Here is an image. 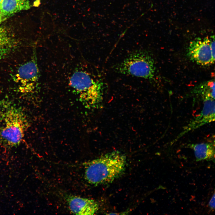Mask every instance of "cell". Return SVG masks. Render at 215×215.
<instances>
[{"mask_svg": "<svg viewBox=\"0 0 215 215\" xmlns=\"http://www.w3.org/2000/svg\"><path fill=\"white\" fill-rule=\"evenodd\" d=\"M115 71L121 74L151 79L155 68L154 60L144 50H137L130 53L114 67Z\"/></svg>", "mask_w": 215, "mask_h": 215, "instance_id": "obj_4", "label": "cell"}, {"mask_svg": "<svg viewBox=\"0 0 215 215\" xmlns=\"http://www.w3.org/2000/svg\"><path fill=\"white\" fill-rule=\"evenodd\" d=\"M1 1H2V0H0V5H1Z\"/></svg>", "mask_w": 215, "mask_h": 215, "instance_id": "obj_14", "label": "cell"}, {"mask_svg": "<svg viewBox=\"0 0 215 215\" xmlns=\"http://www.w3.org/2000/svg\"><path fill=\"white\" fill-rule=\"evenodd\" d=\"M197 161L210 160L214 158V146L211 143H203L191 145Z\"/></svg>", "mask_w": 215, "mask_h": 215, "instance_id": "obj_10", "label": "cell"}, {"mask_svg": "<svg viewBox=\"0 0 215 215\" xmlns=\"http://www.w3.org/2000/svg\"><path fill=\"white\" fill-rule=\"evenodd\" d=\"M67 201L71 212L75 214L93 215L99 208L96 201L89 198L71 196L68 197Z\"/></svg>", "mask_w": 215, "mask_h": 215, "instance_id": "obj_7", "label": "cell"}, {"mask_svg": "<svg viewBox=\"0 0 215 215\" xmlns=\"http://www.w3.org/2000/svg\"><path fill=\"white\" fill-rule=\"evenodd\" d=\"M214 99L210 98H206L205 99L203 107L201 112L185 128L176 139L190 131L214 121Z\"/></svg>", "mask_w": 215, "mask_h": 215, "instance_id": "obj_6", "label": "cell"}, {"mask_svg": "<svg viewBox=\"0 0 215 215\" xmlns=\"http://www.w3.org/2000/svg\"><path fill=\"white\" fill-rule=\"evenodd\" d=\"M2 18L0 15V23L2 20Z\"/></svg>", "mask_w": 215, "mask_h": 215, "instance_id": "obj_13", "label": "cell"}, {"mask_svg": "<svg viewBox=\"0 0 215 215\" xmlns=\"http://www.w3.org/2000/svg\"><path fill=\"white\" fill-rule=\"evenodd\" d=\"M196 93L202 96L205 99H215V82L212 80L203 82L195 88Z\"/></svg>", "mask_w": 215, "mask_h": 215, "instance_id": "obj_11", "label": "cell"}, {"mask_svg": "<svg viewBox=\"0 0 215 215\" xmlns=\"http://www.w3.org/2000/svg\"><path fill=\"white\" fill-rule=\"evenodd\" d=\"M126 165V156L121 152L108 153L85 163V179L95 185L111 183L122 174Z\"/></svg>", "mask_w": 215, "mask_h": 215, "instance_id": "obj_1", "label": "cell"}, {"mask_svg": "<svg viewBox=\"0 0 215 215\" xmlns=\"http://www.w3.org/2000/svg\"><path fill=\"white\" fill-rule=\"evenodd\" d=\"M39 72L36 60L33 59L19 68L17 76L22 86L32 88L38 81Z\"/></svg>", "mask_w": 215, "mask_h": 215, "instance_id": "obj_8", "label": "cell"}, {"mask_svg": "<svg viewBox=\"0 0 215 215\" xmlns=\"http://www.w3.org/2000/svg\"><path fill=\"white\" fill-rule=\"evenodd\" d=\"M211 36L203 39H196L190 43L187 56L193 62L202 66L213 64L215 59L212 56L211 47Z\"/></svg>", "mask_w": 215, "mask_h": 215, "instance_id": "obj_5", "label": "cell"}, {"mask_svg": "<svg viewBox=\"0 0 215 215\" xmlns=\"http://www.w3.org/2000/svg\"><path fill=\"white\" fill-rule=\"evenodd\" d=\"M209 206L211 209L214 210L215 208V194H214L209 202Z\"/></svg>", "mask_w": 215, "mask_h": 215, "instance_id": "obj_12", "label": "cell"}, {"mask_svg": "<svg viewBox=\"0 0 215 215\" xmlns=\"http://www.w3.org/2000/svg\"><path fill=\"white\" fill-rule=\"evenodd\" d=\"M0 119V142L9 148L19 146L28 126L24 115L19 110L11 108L1 114Z\"/></svg>", "mask_w": 215, "mask_h": 215, "instance_id": "obj_2", "label": "cell"}, {"mask_svg": "<svg viewBox=\"0 0 215 215\" xmlns=\"http://www.w3.org/2000/svg\"><path fill=\"white\" fill-rule=\"evenodd\" d=\"M69 82L70 86L80 94L88 106L98 108L102 102L105 91L102 81L86 72L79 71L73 74Z\"/></svg>", "mask_w": 215, "mask_h": 215, "instance_id": "obj_3", "label": "cell"}, {"mask_svg": "<svg viewBox=\"0 0 215 215\" xmlns=\"http://www.w3.org/2000/svg\"><path fill=\"white\" fill-rule=\"evenodd\" d=\"M30 7L29 0H2L0 15L2 19L7 18L21 11L28 10Z\"/></svg>", "mask_w": 215, "mask_h": 215, "instance_id": "obj_9", "label": "cell"}]
</instances>
